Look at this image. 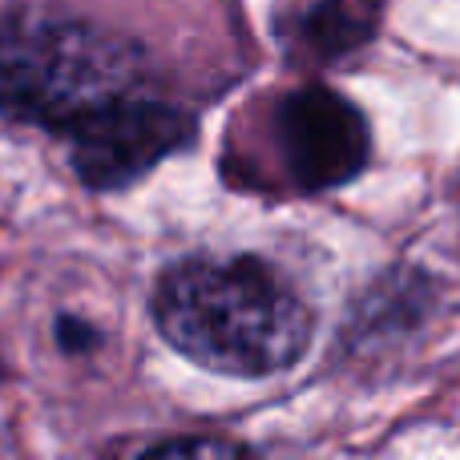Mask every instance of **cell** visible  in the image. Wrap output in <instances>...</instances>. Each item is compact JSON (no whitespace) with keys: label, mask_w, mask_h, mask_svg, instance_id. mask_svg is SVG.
I'll use <instances>...</instances> for the list:
<instances>
[{"label":"cell","mask_w":460,"mask_h":460,"mask_svg":"<svg viewBox=\"0 0 460 460\" xmlns=\"http://www.w3.org/2000/svg\"><path fill=\"white\" fill-rule=\"evenodd\" d=\"M154 453H238V445H230V440H170Z\"/></svg>","instance_id":"6"},{"label":"cell","mask_w":460,"mask_h":460,"mask_svg":"<svg viewBox=\"0 0 460 460\" xmlns=\"http://www.w3.org/2000/svg\"><path fill=\"white\" fill-rule=\"evenodd\" d=\"M194 134V113L158 93H137L110 113L73 129V170L93 190H121L162 158L182 150Z\"/></svg>","instance_id":"4"},{"label":"cell","mask_w":460,"mask_h":460,"mask_svg":"<svg viewBox=\"0 0 460 460\" xmlns=\"http://www.w3.org/2000/svg\"><path fill=\"white\" fill-rule=\"evenodd\" d=\"M154 319L186 359L246 380L287 372L311 343V307L303 295L251 254L174 262L158 279Z\"/></svg>","instance_id":"1"},{"label":"cell","mask_w":460,"mask_h":460,"mask_svg":"<svg viewBox=\"0 0 460 460\" xmlns=\"http://www.w3.org/2000/svg\"><path fill=\"white\" fill-rule=\"evenodd\" d=\"M137 93H154L129 37L49 8L0 16V113L69 137Z\"/></svg>","instance_id":"2"},{"label":"cell","mask_w":460,"mask_h":460,"mask_svg":"<svg viewBox=\"0 0 460 460\" xmlns=\"http://www.w3.org/2000/svg\"><path fill=\"white\" fill-rule=\"evenodd\" d=\"M275 146L295 190L303 194L351 182L372 154L364 113L327 85H303L279 102Z\"/></svg>","instance_id":"3"},{"label":"cell","mask_w":460,"mask_h":460,"mask_svg":"<svg viewBox=\"0 0 460 460\" xmlns=\"http://www.w3.org/2000/svg\"><path fill=\"white\" fill-rule=\"evenodd\" d=\"M384 0H283L275 29L303 65H332L364 49L380 29Z\"/></svg>","instance_id":"5"}]
</instances>
